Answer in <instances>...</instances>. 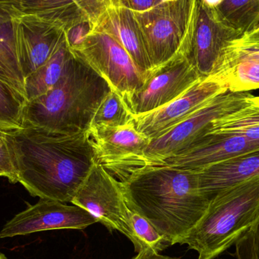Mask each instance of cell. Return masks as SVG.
Listing matches in <instances>:
<instances>
[{"mask_svg":"<svg viewBox=\"0 0 259 259\" xmlns=\"http://www.w3.org/2000/svg\"><path fill=\"white\" fill-rule=\"evenodd\" d=\"M96 161L118 181L145 165V149L150 142L136 128L134 121L118 127L96 126L88 130Z\"/></svg>","mask_w":259,"mask_h":259,"instance_id":"obj_10","label":"cell"},{"mask_svg":"<svg viewBox=\"0 0 259 259\" xmlns=\"http://www.w3.org/2000/svg\"><path fill=\"white\" fill-rule=\"evenodd\" d=\"M18 182L33 197L71 202L96 162L88 131L59 134L24 127L8 133Z\"/></svg>","mask_w":259,"mask_h":259,"instance_id":"obj_1","label":"cell"},{"mask_svg":"<svg viewBox=\"0 0 259 259\" xmlns=\"http://www.w3.org/2000/svg\"><path fill=\"white\" fill-rule=\"evenodd\" d=\"M202 78L186 54H181L152 70L125 102L134 117L144 115L176 100Z\"/></svg>","mask_w":259,"mask_h":259,"instance_id":"obj_9","label":"cell"},{"mask_svg":"<svg viewBox=\"0 0 259 259\" xmlns=\"http://www.w3.org/2000/svg\"><path fill=\"white\" fill-rule=\"evenodd\" d=\"M227 91L226 83L217 75L212 74L201 79L168 104L134 117L136 128L151 140L181 122L211 99Z\"/></svg>","mask_w":259,"mask_h":259,"instance_id":"obj_13","label":"cell"},{"mask_svg":"<svg viewBox=\"0 0 259 259\" xmlns=\"http://www.w3.org/2000/svg\"><path fill=\"white\" fill-rule=\"evenodd\" d=\"M242 60L259 62V33H245L231 41L225 48L222 62L216 71L222 67Z\"/></svg>","mask_w":259,"mask_h":259,"instance_id":"obj_27","label":"cell"},{"mask_svg":"<svg viewBox=\"0 0 259 259\" xmlns=\"http://www.w3.org/2000/svg\"><path fill=\"white\" fill-rule=\"evenodd\" d=\"M175 1V0H161V3H166V2H172Z\"/></svg>","mask_w":259,"mask_h":259,"instance_id":"obj_38","label":"cell"},{"mask_svg":"<svg viewBox=\"0 0 259 259\" xmlns=\"http://www.w3.org/2000/svg\"><path fill=\"white\" fill-rule=\"evenodd\" d=\"M259 217V178L218 193L187 234L186 244L198 259H214L251 231Z\"/></svg>","mask_w":259,"mask_h":259,"instance_id":"obj_4","label":"cell"},{"mask_svg":"<svg viewBox=\"0 0 259 259\" xmlns=\"http://www.w3.org/2000/svg\"><path fill=\"white\" fill-rule=\"evenodd\" d=\"M98 221L77 205L39 199L12 218L0 231V239L53 230H83Z\"/></svg>","mask_w":259,"mask_h":259,"instance_id":"obj_12","label":"cell"},{"mask_svg":"<svg viewBox=\"0 0 259 259\" xmlns=\"http://www.w3.org/2000/svg\"><path fill=\"white\" fill-rule=\"evenodd\" d=\"M107 82L73 53L57 83L26 103L24 127L65 134L86 132L110 91Z\"/></svg>","mask_w":259,"mask_h":259,"instance_id":"obj_3","label":"cell"},{"mask_svg":"<svg viewBox=\"0 0 259 259\" xmlns=\"http://www.w3.org/2000/svg\"><path fill=\"white\" fill-rule=\"evenodd\" d=\"M75 1L92 24L110 6L113 5H119L118 0H75Z\"/></svg>","mask_w":259,"mask_h":259,"instance_id":"obj_28","label":"cell"},{"mask_svg":"<svg viewBox=\"0 0 259 259\" xmlns=\"http://www.w3.org/2000/svg\"><path fill=\"white\" fill-rule=\"evenodd\" d=\"M92 30L91 21H83L65 30L67 42L71 50L78 47Z\"/></svg>","mask_w":259,"mask_h":259,"instance_id":"obj_30","label":"cell"},{"mask_svg":"<svg viewBox=\"0 0 259 259\" xmlns=\"http://www.w3.org/2000/svg\"><path fill=\"white\" fill-rule=\"evenodd\" d=\"M18 60L24 77L37 71L66 39L63 28L36 15L20 14L13 18Z\"/></svg>","mask_w":259,"mask_h":259,"instance_id":"obj_14","label":"cell"},{"mask_svg":"<svg viewBox=\"0 0 259 259\" xmlns=\"http://www.w3.org/2000/svg\"><path fill=\"white\" fill-rule=\"evenodd\" d=\"M72 56L73 52L65 39L45 65L26 77L24 90L27 101L45 95L59 82Z\"/></svg>","mask_w":259,"mask_h":259,"instance_id":"obj_20","label":"cell"},{"mask_svg":"<svg viewBox=\"0 0 259 259\" xmlns=\"http://www.w3.org/2000/svg\"><path fill=\"white\" fill-rule=\"evenodd\" d=\"M241 36L223 22L214 8L198 0L187 57L201 77H209L219 68L228 44Z\"/></svg>","mask_w":259,"mask_h":259,"instance_id":"obj_11","label":"cell"},{"mask_svg":"<svg viewBox=\"0 0 259 259\" xmlns=\"http://www.w3.org/2000/svg\"><path fill=\"white\" fill-rule=\"evenodd\" d=\"M119 181L129 203L163 236L167 246L181 244L211 202L201 191L196 172L173 166H142Z\"/></svg>","mask_w":259,"mask_h":259,"instance_id":"obj_2","label":"cell"},{"mask_svg":"<svg viewBox=\"0 0 259 259\" xmlns=\"http://www.w3.org/2000/svg\"><path fill=\"white\" fill-rule=\"evenodd\" d=\"M253 97L248 92L228 91L211 99L181 122L152 139L143 154L145 165L159 164L185 150L205 135L214 121L243 107Z\"/></svg>","mask_w":259,"mask_h":259,"instance_id":"obj_6","label":"cell"},{"mask_svg":"<svg viewBox=\"0 0 259 259\" xmlns=\"http://www.w3.org/2000/svg\"><path fill=\"white\" fill-rule=\"evenodd\" d=\"M131 259H178L175 258H171V257L165 256V255H161L158 253L157 251L153 250V249L146 248V249H143L140 251L137 254V256Z\"/></svg>","mask_w":259,"mask_h":259,"instance_id":"obj_33","label":"cell"},{"mask_svg":"<svg viewBox=\"0 0 259 259\" xmlns=\"http://www.w3.org/2000/svg\"><path fill=\"white\" fill-rule=\"evenodd\" d=\"M213 74L221 77L231 92H248L259 89L258 61H239L222 67Z\"/></svg>","mask_w":259,"mask_h":259,"instance_id":"obj_24","label":"cell"},{"mask_svg":"<svg viewBox=\"0 0 259 259\" xmlns=\"http://www.w3.org/2000/svg\"><path fill=\"white\" fill-rule=\"evenodd\" d=\"M198 0H175L134 12L152 70L181 54L187 56Z\"/></svg>","mask_w":259,"mask_h":259,"instance_id":"obj_5","label":"cell"},{"mask_svg":"<svg viewBox=\"0 0 259 259\" xmlns=\"http://www.w3.org/2000/svg\"><path fill=\"white\" fill-rule=\"evenodd\" d=\"M19 1L0 0V78L25 97L24 77L18 60L13 27V18L23 13Z\"/></svg>","mask_w":259,"mask_h":259,"instance_id":"obj_18","label":"cell"},{"mask_svg":"<svg viewBox=\"0 0 259 259\" xmlns=\"http://www.w3.org/2000/svg\"><path fill=\"white\" fill-rule=\"evenodd\" d=\"M19 7L23 13L36 15L65 31L78 23L89 21L75 0H20Z\"/></svg>","mask_w":259,"mask_h":259,"instance_id":"obj_19","label":"cell"},{"mask_svg":"<svg viewBox=\"0 0 259 259\" xmlns=\"http://www.w3.org/2000/svg\"><path fill=\"white\" fill-rule=\"evenodd\" d=\"M93 29L102 30L114 38L127 52L146 79L150 74L152 65L134 12L120 5H113L97 18L92 24Z\"/></svg>","mask_w":259,"mask_h":259,"instance_id":"obj_16","label":"cell"},{"mask_svg":"<svg viewBox=\"0 0 259 259\" xmlns=\"http://www.w3.org/2000/svg\"><path fill=\"white\" fill-rule=\"evenodd\" d=\"M251 231H252V237H253L255 253H256L257 258L259 259V217Z\"/></svg>","mask_w":259,"mask_h":259,"instance_id":"obj_34","label":"cell"},{"mask_svg":"<svg viewBox=\"0 0 259 259\" xmlns=\"http://www.w3.org/2000/svg\"><path fill=\"white\" fill-rule=\"evenodd\" d=\"M27 102L23 94L0 78V129L12 132L24 127Z\"/></svg>","mask_w":259,"mask_h":259,"instance_id":"obj_23","label":"cell"},{"mask_svg":"<svg viewBox=\"0 0 259 259\" xmlns=\"http://www.w3.org/2000/svg\"><path fill=\"white\" fill-rule=\"evenodd\" d=\"M7 131H3V130L0 129V144L6 143L7 142Z\"/></svg>","mask_w":259,"mask_h":259,"instance_id":"obj_35","label":"cell"},{"mask_svg":"<svg viewBox=\"0 0 259 259\" xmlns=\"http://www.w3.org/2000/svg\"><path fill=\"white\" fill-rule=\"evenodd\" d=\"M0 177L7 178L12 184L18 183L13 156L8 141L0 144Z\"/></svg>","mask_w":259,"mask_h":259,"instance_id":"obj_29","label":"cell"},{"mask_svg":"<svg viewBox=\"0 0 259 259\" xmlns=\"http://www.w3.org/2000/svg\"><path fill=\"white\" fill-rule=\"evenodd\" d=\"M257 150H259L258 143H252L241 136L208 133L185 150L158 164L196 171L228 158Z\"/></svg>","mask_w":259,"mask_h":259,"instance_id":"obj_15","label":"cell"},{"mask_svg":"<svg viewBox=\"0 0 259 259\" xmlns=\"http://www.w3.org/2000/svg\"><path fill=\"white\" fill-rule=\"evenodd\" d=\"M71 51L125 101L146 80L127 52L102 30L93 29L83 42Z\"/></svg>","mask_w":259,"mask_h":259,"instance_id":"obj_8","label":"cell"},{"mask_svg":"<svg viewBox=\"0 0 259 259\" xmlns=\"http://www.w3.org/2000/svg\"><path fill=\"white\" fill-rule=\"evenodd\" d=\"M236 256L237 259H258L254 247L252 231L236 243Z\"/></svg>","mask_w":259,"mask_h":259,"instance_id":"obj_31","label":"cell"},{"mask_svg":"<svg viewBox=\"0 0 259 259\" xmlns=\"http://www.w3.org/2000/svg\"><path fill=\"white\" fill-rule=\"evenodd\" d=\"M127 203L128 205V214L131 228L134 235L141 244L142 249L149 248L159 252L164 248L167 247L164 237L154 228L153 225L144 216L139 213L127 200Z\"/></svg>","mask_w":259,"mask_h":259,"instance_id":"obj_26","label":"cell"},{"mask_svg":"<svg viewBox=\"0 0 259 259\" xmlns=\"http://www.w3.org/2000/svg\"><path fill=\"white\" fill-rule=\"evenodd\" d=\"M0 259H8L7 257L6 256V255H4V254L2 253V252H0Z\"/></svg>","mask_w":259,"mask_h":259,"instance_id":"obj_37","label":"cell"},{"mask_svg":"<svg viewBox=\"0 0 259 259\" xmlns=\"http://www.w3.org/2000/svg\"><path fill=\"white\" fill-rule=\"evenodd\" d=\"M214 9L225 24L241 35L259 25V0H222Z\"/></svg>","mask_w":259,"mask_h":259,"instance_id":"obj_22","label":"cell"},{"mask_svg":"<svg viewBox=\"0 0 259 259\" xmlns=\"http://www.w3.org/2000/svg\"><path fill=\"white\" fill-rule=\"evenodd\" d=\"M161 3V0H118L120 6L134 12H142Z\"/></svg>","mask_w":259,"mask_h":259,"instance_id":"obj_32","label":"cell"},{"mask_svg":"<svg viewBox=\"0 0 259 259\" xmlns=\"http://www.w3.org/2000/svg\"><path fill=\"white\" fill-rule=\"evenodd\" d=\"M250 33H259V25L256 27V28L255 29V30H252V32H250Z\"/></svg>","mask_w":259,"mask_h":259,"instance_id":"obj_36","label":"cell"},{"mask_svg":"<svg viewBox=\"0 0 259 259\" xmlns=\"http://www.w3.org/2000/svg\"><path fill=\"white\" fill-rule=\"evenodd\" d=\"M134 118L125 100L118 93L110 90L97 109L90 128L96 126L125 125L134 121Z\"/></svg>","mask_w":259,"mask_h":259,"instance_id":"obj_25","label":"cell"},{"mask_svg":"<svg viewBox=\"0 0 259 259\" xmlns=\"http://www.w3.org/2000/svg\"><path fill=\"white\" fill-rule=\"evenodd\" d=\"M208 133L241 136L259 144V97L240 109L214 121Z\"/></svg>","mask_w":259,"mask_h":259,"instance_id":"obj_21","label":"cell"},{"mask_svg":"<svg viewBox=\"0 0 259 259\" xmlns=\"http://www.w3.org/2000/svg\"><path fill=\"white\" fill-rule=\"evenodd\" d=\"M195 172L201 191L211 201L220 192L259 178V150L241 154Z\"/></svg>","mask_w":259,"mask_h":259,"instance_id":"obj_17","label":"cell"},{"mask_svg":"<svg viewBox=\"0 0 259 259\" xmlns=\"http://www.w3.org/2000/svg\"><path fill=\"white\" fill-rule=\"evenodd\" d=\"M71 202L91 213L109 231L124 234L137 252L143 249L131 228L122 184L102 164L96 161Z\"/></svg>","mask_w":259,"mask_h":259,"instance_id":"obj_7","label":"cell"}]
</instances>
